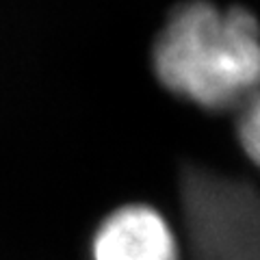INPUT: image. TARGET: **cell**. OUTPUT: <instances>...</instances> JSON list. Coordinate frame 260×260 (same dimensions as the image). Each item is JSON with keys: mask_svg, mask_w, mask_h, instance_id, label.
<instances>
[{"mask_svg": "<svg viewBox=\"0 0 260 260\" xmlns=\"http://www.w3.org/2000/svg\"><path fill=\"white\" fill-rule=\"evenodd\" d=\"M160 85L204 111H239L260 89V24L245 7L178 5L152 50Z\"/></svg>", "mask_w": 260, "mask_h": 260, "instance_id": "6da1fadb", "label": "cell"}, {"mask_svg": "<svg viewBox=\"0 0 260 260\" xmlns=\"http://www.w3.org/2000/svg\"><path fill=\"white\" fill-rule=\"evenodd\" d=\"M180 208L193 260H260V189L204 167L180 176Z\"/></svg>", "mask_w": 260, "mask_h": 260, "instance_id": "7a4b0ae2", "label": "cell"}, {"mask_svg": "<svg viewBox=\"0 0 260 260\" xmlns=\"http://www.w3.org/2000/svg\"><path fill=\"white\" fill-rule=\"evenodd\" d=\"M91 260H182L180 239L152 204H121L98 223Z\"/></svg>", "mask_w": 260, "mask_h": 260, "instance_id": "3957f363", "label": "cell"}, {"mask_svg": "<svg viewBox=\"0 0 260 260\" xmlns=\"http://www.w3.org/2000/svg\"><path fill=\"white\" fill-rule=\"evenodd\" d=\"M237 139L245 156L260 169V89L237 111Z\"/></svg>", "mask_w": 260, "mask_h": 260, "instance_id": "277c9868", "label": "cell"}]
</instances>
